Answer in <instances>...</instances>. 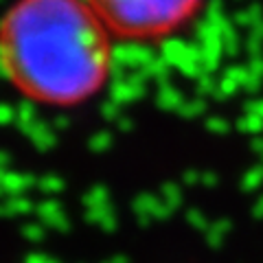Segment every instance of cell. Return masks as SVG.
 <instances>
[{"mask_svg": "<svg viewBox=\"0 0 263 263\" xmlns=\"http://www.w3.org/2000/svg\"><path fill=\"white\" fill-rule=\"evenodd\" d=\"M114 40L160 42L191 24L206 0H84Z\"/></svg>", "mask_w": 263, "mask_h": 263, "instance_id": "2", "label": "cell"}, {"mask_svg": "<svg viewBox=\"0 0 263 263\" xmlns=\"http://www.w3.org/2000/svg\"><path fill=\"white\" fill-rule=\"evenodd\" d=\"M114 35L84 0H15L0 29L9 84L42 108L70 110L103 92Z\"/></svg>", "mask_w": 263, "mask_h": 263, "instance_id": "1", "label": "cell"}]
</instances>
